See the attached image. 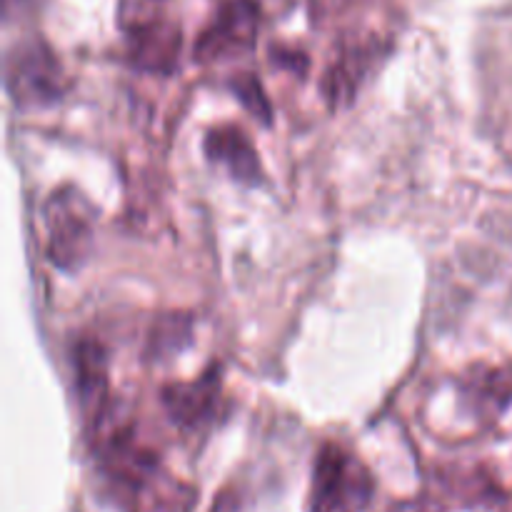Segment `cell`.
I'll use <instances>...</instances> for the list:
<instances>
[{"instance_id": "obj_5", "label": "cell", "mask_w": 512, "mask_h": 512, "mask_svg": "<svg viewBox=\"0 0 512 512\" xmlns=\"http://www.w3.org/2000/svg\"><path fill=\"white\" fill-rule=\"evenodd\" d=\"M163 405L180 428H203L215 418L220 405V375L208 373L195 383H178L163 390Z\"/></svg>"}, {"instance_id": "obj_6", "label": "cell", "mask_w": 512, "mask_h": 512, "mask_svg": "<svg viewBox=\"0 0 512 512\" xmlns=\"http://www.w3.org/2000/svg\"><path fill=\"white\" fill-rule=\"evenodd\" d=\"M205 155L210 158V163L223 165L240 183L258 185L263 180V168H260L253 143L235 125H220V128L210 130L205 138Z\"/></svg>"}, {"instance_id": "obj_7", "label": "cell", "mask_w": 512, "mask_h": 512, "mask_svg": "<svg viewBox=\"0 0 512 512\" xmlns=\"http://www.w3.org/2000/svg\"><path fill=\"white\" fill-rule=\"evenodd\" d=\"M130 38V60L140 70L148 73H170L175 70L180 58V45H183V33L170 20H160L153 28H145L140 33L128 35Z\"/></svg>"}, {"instance_id": "obj_8", "label": "cell", "mask_w": 512, "mask_h": 512, "mask_svg": "<svg viewBox=\"0 0 512 512\" xmlns=\"http://www.w3.org/2000/svg\"><path fill=\"white\" fill-rule=\"evenodd\" d=\"M75 368H78V390L83 410L90 420H98L105 413V393H108V360L103 345L85 343L75 350Z\"/></svg>"}, {"instance_id": "obj_9", "label": "cell", "mask_w": 512, "mask_h": 512, "mask_svg": "<svg viewBox=\"0 0 512 512\" xmlns=\"http://www.w3.org/2000/svg\"><path fill=\"white\" fill-rule=\"evenodd\" d=\"M370 63V50L368 48H350L345 50L343 58H338V63L330 68L328 83H325V90H328V98L333 105H343L348 100H353V95L358 93V85L363 80L365 70H368Z\"/></svg>"}, {"instance_id": "obj_11", "label": "cell", "mask_w": 512, "mask_h": 512, "mask_svg": "<svg viewBox=\"0 0 512 512\" xmlns=\"http://www.w3.org/2000/svg\"><path fill=\"white\" fill-rule=\"evenodd\" d=\"M230 88H233V93L238 95L240 103H243L245 108L255 115V118L263 120V123H268L270 105H268V98H265V93H263V85L258 83V78H255V75H250V73L235 75L233 83H230Z\"/></svg>"}, {"instance_id": "obj_2", "label": "cell", "mask_w": 512, "mask_h": 512, "mask_svg": "<svg viewBox=\"0 0 512 512\" xmlns=\"http://www.w3.org/2000/svg\"><path fill=\"white\" fill-rule=\"evenodd\" d=\"M5 88L18 108H40L63 98V65L43 38L18 40L8 50Z\"/></svg>"}, {"instance_id": "obj_1", "label": "cell", "mask_w": 512, "mask_h": 512, "mask_svg": "<svg viewBox=\"0 0 512 512\" xmlns=\"http://www.w3.org/2000/svg\"><path fill=\"white\" fill-rule=\"evenodd\" d=\"M95 220V208L80 190H55L43 205V248L50 263L78 270L93 250Z\"/></svg>"}, {"instance_id": "obj_10", "label": "cell", "mask_w": 512, "mask_h": 512, "mask_svg": "<svg viewBox=\"0 0 512 512\" xmlns=\"http://www.w3.org/2000/svg\"><path fill=\"white\" fill-rule=\"evenodd\" d=\"M165 0H118V28L125 35H135L153 28L163 18Z\"/></svg>"}, {"instance_id": "obj_13", "label": "cell", "mask_w": 512, "mask_h": 512, "mask_svg": "<svg viewBox=\"0 0 512 512\" xmlns=\"http://www.w3.org/2000/svg\"><path fill=\"white\" fill-rule=\"evenodd\" d=\"M210 512H248L245 495L238 488H228L215 498V505Z\"/></svg>"}, {"instance_id": "obj_4", "label": "cell", "mask_w": 512, "mask_h": 512, "mask_svg": "<svg viewBox=\"0 0 512 512\" xmlns=\"http://www.w3.org/2000/svg\"><path fill=\"white\" fill-rule=\"evenodd\" d=\"M260 5L258 0H223L213 20L195 40V60L215 63L250 53L258 43Z\"/></svg>"}, {"instance_id": "obj_12", "label": "cell", "mask_w": 512, "mask_h": 512, "mask_svg": "<svg viewBox=\"0 0 512 512\" xmlns=\"http://www.w3.org/2000/svg\"><path fill=\"white\" fill-rule=\"evenodd\" d=\"M190 340V320L188 318H165L158 325L153 335V350L155 355L178 353L185 343Z\"/></svg>"}, {"instance_id": "obj_3", "label": "cell", "mask_w": 512, "mask_h": 512, "mask_svg": "<svg viewBox=\"0 0 512 512\" xmlns=\"http://www.w3.org/2000/svg\"><path fill=\"white\" fill-rule=\"evenodd\" d=\"M373 495V478L348 450L328 445L315 465L313 512H363Z\"/></svg>"}]
</instances>
